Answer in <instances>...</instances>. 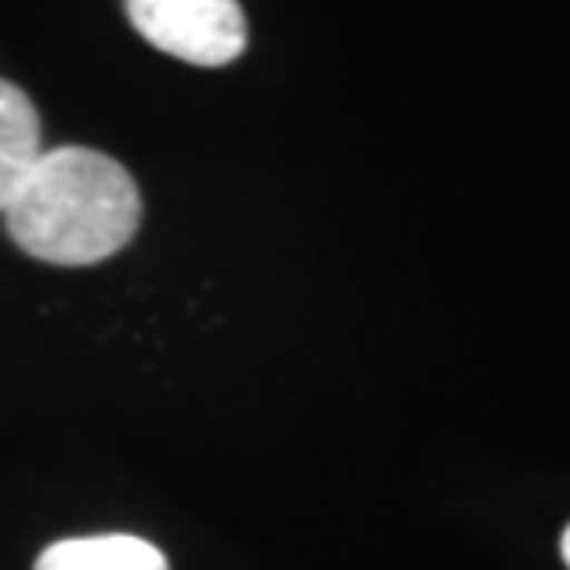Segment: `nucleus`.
I'll use <instances>...</instances> for the list:
<instances>
[{
    "instance_id": "nucleus-3",
    "label": "nucleus",
    "mask_w": 570,
    "mask_h": 570,
    "mask_svg": "<svg viewBox=\"0 0 570 570\" xmlns=\"http://www.w3.org/2000/svg\"><path fill=\"white\" fill-rule=\"evenodd\" d=\"M33 570H170L167 556L130 533H100V538H67L49 544Z\"/></svg>"
},
{
    "instance_id": "nucleus-4",
    "label": "nucleus",
    "mask_w": 570,
    "mask_h": 570,
    "mask_svg": "<svg viewBox=\"0 0 570 570\" xmlns=\"http://www.w3.org/2000/svg\"><path fill=\"white\" fill-rule=\"evenodd\" d=\"M41 119L38 108L19 86L0 78V215L41 159Z\"/></svg>"
},
{
    "instance_id": "nucleus-5",
    "label": "nucleus",
    "mask_w": 570,
    "mask_h": 570,
    "mask_svg": "<svg viewBox=\"0 0 570 570\" xmlns=\"http://www.w3.org/2000/svg\"><path fill=\"white\" fill-rule=\"evenodd\" d=\"M560 552H563V563L570 567V527L563 530V541H560Z\"/></svg>"
},
{
    "instance_id": "nucleus-1",
    "label": "nucleus",
    "mask_w": 570,
    "mask_h": 570,
    "mask_svg": "<svg viewBox=\"0 0 570 570\" xmlns=\"http://www.w3.org/2000/svg\"><path fill=\"white\" fill-rule=\"evenodd\" d=\"M22 253L56 267H89L122 253L141 226V193L130 170L97 148H45L4 208Z\"/></svg>"
},
{
    "instance_id": "nucleus-2",
    "label": "nucleus",
    "mask_w": 570,
    "mask_h": 570,
    "mask_svg": "<svg viewBox=\"0 0 570 570\" xmlns=\"http://www.w3.org/2000/svg\"><path fill=\"white\" fill-rule=\"evenodd\" d=\"M127 16L148 45L193 67H226L248 45L237 0H127Z\"/></svg>"
}]
</instances>
